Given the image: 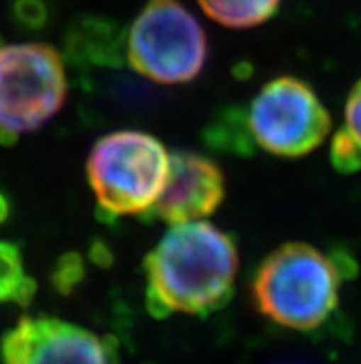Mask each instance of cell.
Segmentation results:
<instances>
[{
    "mask_svg": "<svg viewBox=\"0 0 361 364\" xmlns=\"http://www.w3.org/2000/svg\"><path fill=\"white\" fill-rule=\"evenodd\" d=\"M238 248L209 222L177 224L144 261L146 305L155 318L206 314L229 304L238 276Z\"/></svg>",
    "mask_w": 361,
    "mask_h": 364,
    "instance_id": "6da1fadb",
    "label": "cell"
},
{
    "mask_svg": "<svg viewBox=\"0 0 361 364\" xmlns=\"http://www.w3.org/2000/svg\"><path fill=\"white\" fill-rule=\"evenodd\" d=\"M339 282L332 255L306 242H286L256 268L251 296L256 309L274 323L311 331L334 314Z\"/></svg>",
    "mask_w": 361,
    "mask_h": 364,
    "instance_id": "7a4b0ae2",
    "label": "cell"
},
{
    "mask_svg": "<svg viewBox=\"0 0 361 364\" xmlns=\"http://www.w3.org/2000/svg\"><path fill=\"white\" fill-rule=\"evenodd\" d=\"M170 174V154L153 135L120 129L96 141L87 157V180L107 217H133L153 209Z\"/></svg>",
    "mask_w": 361,
    "mask_h": 364,
    "instance_id": "3957f363",
    "label": "cell"
},
{
    "mask_svg": "<svg viewBox=\"0 0 361 364\" xmlns=\"http://www.w3.org/2000/svg\"><path fill=\"white\" fill-rule=\"evenodd\" d=\"M209 55L203 26L179 0H148L128 32V63L162 85L196 80Z\"/></svg>",
    "mask_w": 361,
    "mask_h": 364,
    "instance_id": "277c9868",
    "label": "cell"
},
{
    "mask_svg": "<svg viewBox=\"0 0 361 364\" xmlns=\"http://www.w3.org/2000/svg\"><path fill=\"white\" fill-rule=\"evenodd\" d=\"M67 100L61 54L45 43L0 46V129L28 134L60 113Z\"/></svg>",
    "mask_w": 361,
    "mask_h": 364,
    "instance_id": "5b68a950",
    "label": "cell"
},
{
    "mask_svg": "<svg viewBox=\"0 0 361 364\" xmlns=\"http://www.w3.org/2000/svg\"><path fill=\"white\" fill-rule=\"evenodd\" d=\"M256 146L279 157H302L330 134L332 119L304 80L280 76L265 83L247 111Z\"/></svg>",
    "mask_w": 361,
    "mask_h": 364,
    "instance_id": "8992f818",
    "label": "cell"
},
{
    "mask_svg": "<svg viewBox=\"0 0 361 364\" xmlns=\"http://www.w3.org/2000/svg\"><path fill=\"white\" fill-rule=\"evenodd\" d=\"M4 364H116L113 341L52 316H23L0 341Z\"/></svg>",
    "mask_w": 361,
    "mask_h": 364,
    "instance_id": "52a82bcc",
    "label": "cell"
},
{
    "mask_svg": "<svg viewBox=\"0 0 361 364\" xmlns=\"http://www.w3.org/2000/svg\"><path fill=\"white\" fill-rule=\"evenodd\" d=\"M223 198L225 176L220 166L199 154L174 152L165 191L146 217L170 226L197 222L211 217Z\"/></svg>",
    "mask_w": 361,
    "mask_h": 364,
    "instance_id": "ba28073f",
    "label": "cell"
},
{
    "mask_svg": "<svg viewBox=\"0 0 361 364\" xmlns=\"http://www.w3.org/2000/svg\"><path fill=\"white\" fill-rule=\"evenodd\" d=\"M63 48L74 69H120L128 60V32L113 18L83 15L65 33Z\"/></svg>",
    "mask_w": 361,
    "mask_h": 364,
    "instance_id": "9c48e42d",
    "label": "cell"
},
{
    "mask_svg": "<svg viewBox=\"0 0 361 364\" xmlns=\"http://www.w3.org/2000/svg\"><path fill=\"white\" fill-rule=\"evenodd\" d=\"M203 139L214 150L234 156L251 157L256 148L249 128V117L242 107H225L206 126Z\"/></svg>",
    "mask_w": 361,
    "mask_h": 364,
    "instance_id": "30bf717a",
    "label": "cell"
},
{
    "mask_svg": "<svg viewBox=\"0 0 361 364\" xmlns=\"http://www.w3.org/2000/svg\"><path fill=\"white\" fill-rule=\"evenodd\" d=\"M201 9L221 26L252 28L270 21L280 0H197Z\"/></svg>",
    "mask_w": 361,
    "mask_h": 364,
    "instance_id": "8fae6325",
    "label": "cell"
},
{
    "mask_svg": "<svg viewBox=\"0 0 361 364\" xmlns=\"http://www.w3.org/2000/svg\"><path fill=\"white\" fill-rule=\"evenodd\" d=\"M24 277L26 274L18 246L0 240V304L15 300V294Z\"/></svg>",
    "mask_w": 361,
    "mask_h": 364,
    "instance_id": "7c38bea8",
    "label": "cell"
},
{
    "mask_svg": "<svg viewBox=\"0 0 361 364\" xmlns=\"http://www.w3.org/2000/svg\"><path fill=\"white\" fill-rule=\"evenodd\" d=\"M50 0H11L9 17L13 24L24 32H41L50 24Z\"/></svg>",
    "mask_w": 361,
    "mask_h": 364,
    "instance_id": "4fadbf2b",
    "label": "cell"
},
{
    "mask_svg": "<svg viewBox=\"0 0 361 364\" xmlns=\"http://www.w3.org/2000/svg\"><path fill=\"white\" fill-rule=\"evenodd\" d=\"M330 161L341 174H356L361 171V143L345 126L332 139Z\"/></svg>",
    "mask_w": 361,
    "mask_h": 364,
    "instance_id": "5bb4252c",
    "label": "cell"
},
{
    "mask_svg": "<svg viewBox=\"0 0 361 364\" xmlns=\"http://www.w3.org/2000/svg\"><path fill=\"white\" fill-rule=\"evenodd\" d=\"M85 277V263L79 254H65L57 259L54 270L50 274L52 287L63 296H69L76 291V287Z\"/></svg>",
    "mask_w": 361,
    "mask_h": 364,
    "instance_id": "9a60e30c",
    "label": "cell"
},
{
    "mask_svg": "<svg viewBox=\"0 0 361 364\" xmlns=\"http://www.w3.org/2000/svg\"><path fill=\"white\" fill-rule=\"evenodd\" d=\"M345 119H347L345 128L361 143V80L354 85L350 95H348L347 107H345Z\"/></svg>",
    "mask_w": 361,
    "mask_h": 364,
    "instance_id": "2e32d148",
    "label": "cell"
},
{
    "mask_svg": "<svg viewBox=\"0 0 361 364\" xmlns=\"http://www.w3.org/2000/svg\"><path fill=\"white\" fill-rule=\"evenodd\" d=\"M332 259H334V264L338 268L341 279H354L360 272V267H357V261L348 254L347 250H334L332 252Z\"/></svg>",
    "mask_w": 361,
    "mask_h": 364,
    "instance_id": "e0dca14e",
    "label": "cell"
},
{
    "mask_svg": "<svg viewBox=\"0 0 361 364\" xmlns=\"http://www.w3.org/2000/svg\"><path fill=\"white\" fill-rule=\"evenodd\" d=\"M35 292H37V283L33 277L26 276L18 287L17 294H15V304L21 305V307H28V305L32 304V300L35 298Z\"/></svg>",
    "mask_w": 361,
    "mask_h": 364,
    "instance_id": "ac0fdd59",
    "label": "cell"
},
{
    "mask_svg": "<svg viewBox=\"0 0 361 364\" xmlns=\"http://www.w3.org/2000/svg\"><path fill=\"white\" fill-rule=\"evenodd\" d=\"M91 255H92V259H94V263H96V264H101V267H109V264H111L109 248L101 245V242H96V245H94Z\"/></svg>",
    "mask_w": 361,
    "mask_h": 364,
    "instance_id": "d6986e66",
    "label": "cell"
},
{
    "mask_svg": "<svg viewBox=\"0 0 361 364\" xmlns=\"http://www.w3.org/2000/svg\"><path fill=\"white\" fill-rule=\"evenodd\" d=\"M9 209H11V205H9L8 196L4 193H0V224L8 220Z\"/></svg>",
    "mask_w": 361,
    "mask_h": 364,
    "instance_id": "ffe728a7",
    "label": "cell"
}]
</instances>
